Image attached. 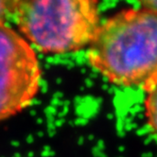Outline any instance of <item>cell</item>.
Segmentation results:
<instances>
[{"label": "cell", "mask_w": 157, "mask_h": 157, "mask_svg": "<svg viewBox=\"0 0 157 157\" xmlns=\"http://www.w3.org/2000/svg\"><path fill=\"white\" fill-rule=\"evenodd\" d=\"M145 113L148 124L157 136V82L146 92Z\"/></svg>", "instance_id": "obj_4"}, {"label": "cell", "mask_w": 157, "mask_h": 157, "mask_svg": "<svg viewBox=\"0 0 157 157\" xmlns=\"http://www.w3.org/2000/svg\"><path fill=\"white\" fill-rule=\"evenodd\" d=\"M41 67L29 43L0 24V121L27 108L36 97Z\"/></svg>", "instance_id": "obj_3"}, {"label": "cell", "mask_w": 157, "mask_h": 157, "mask_svg": "<svg viewBox=\"0 0 157 157\" xmlns=\"http://www.w3.org/2000/svg\"><path fill=\"white\" fill-rule=\"evenodd\" d=\"M12 16L27 40L47 54L89 47L100 26L94 0H14Z\"/></svg>", "instance_id": "obj_2"}, {"label": "cell", "mask_w": 157, "mask_h": 157, "mask_svg": "<svg viewBox=\"0 0 157 157\" xmlns=\"http://www.w3.org/2000/svg\"><path fill=\"white\" fill-rule=\"evenodd\" d=\"M87 58L110 83L147 92L157 82V13L141 7L109 17L88 47Z\"/></svg>", "instance_id": "obj_1"}, {"label": "cell", "mask_w": 157, "mask_h": 157, "mask_svg": "<svg viewBox=\"0 0 157 157\" xmlns=\"http://www.w3.org/2000/svg\"><path fill=\"white\" fill-rule=\"evenodd\" d=\"M140 4L142 8L151 10L152 12L157 13V1H144V2H141Z\"/></svg>", "instance_id": "obj_6"}, {"label": "cell", "mask_w": 157, "mask_h": 157, "mask_svg": "<svg viewBox=\"0 0 157 157\" xmlns=\"http://www.w3.org/2000/svg\"><path fill=\"white\" fill-rule=\"evenodd\" d=\"M13 2L14 0H0V24H5L7 18L13 15Z\"/></svg>", "instance_id": "obj_5"}]
</instances>
